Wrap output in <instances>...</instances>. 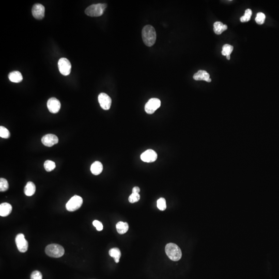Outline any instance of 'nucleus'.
I'll list each match as a JSON object with an SVG mask.
<instances>
[{
	"label": "nucleus",
	"mask_w": 279,
	"mask_h": 279,
	"mask_svg": "<svg viewBox=\"0 0 279 279\" xmlns=\"http://www.w3.org/2000/svg\"><path fill=\"white\" fill-rule=\"evenodd\" d=\"M109 254L110 256L114 258L115 263H118L120 262V259L121 257V252L119 249L114 248L109 250Z\"/></svg>",
	"instance_id": "412c9836"
},
{
	"label": "nucleus",
	"mask_w": 279,
	"mask_h": 279,
	"mask_svg": "<svg viewBox=\"0 0 279 279\" xmlns=\"http://www.w3.org/2000/svg\"><path fill=\"white\" fill-rule=\"evenodd\" d=\"M226 58H227V60H230L231 58V56L230 55H227L226 56Z\"/></svg>",
	"instance_id": "473e14b6"
},
{
	"label": "nucleus",
	"mask_w": 279,
	"mask_h": 279,
	"mask_svg": "<svg viewBox=\"0 0 279 279\" xmlns=\"http://www.w3.org/2000/svg\"><path fill=\"white\" fill-rule=\"evenodd\" d=\"M266 16L265 14L263 12H258L257 14L256 18H255V21L258 25H263L265 20Z\"/></svg>",
	"instance_id": "cd10ccee"
},
{
	"label": "nucleus",
	"mask_w": 279,
	"mask_h": 279,
	"mask_svg": "<svg viewBox=\"0 0 279 279\" xmlns=\"http://www.w3.org/2000/svg\"><path fill=\"white\" fill-rule=\"evenodd\" d=\"M56 165L53 161L51 160H46L44 163V167L47 172H51L55 169Z\"/></svg>",
	"instance_id": "5701e85b"
},
{
	"label": "nucleus",
	"mask_w": 279,
	"mask_h": 279,
	"mask_svg": "<svg viewBox=\"0 0 279 279\" xmlns=\"http://www.w3.org/2000/svg\"><path fill=\"white\" fill-rule=\"evenodd\" d=\"M211 81H212V79H211L210 78H209V79L208 80V81L207 82H210Z\"/></svg>",
	"instance_id": "72a5a7b5"
},
{
	"label": "nucleus",
	"mask_w": 279,
	"mask_h": 279,
	"mask_svg": "<svg viewBox=\"0 0 279 279\" xmlns=\"http://www.w3.org/2000/svg\"><path fill=\"white\" fill-rule=\"evenodd\" d=\"M140 199V195L139 193H132L129 196V201L131 203L137 202Z\"/></svg>",
	"instance_id": "c85d7f7f"
},
{
	"label": "nucleus",
	"mask_w": 279,
	"mask_h": 279,
	"mask_svg": "<svg viewBox=\"0 0 279 279\" xmlns=\"http://www.w3.org/2000/svg\"><path fill=\"white\" fill-rule=\"evenodd\" d=\"M107 5L105 3H98L93 4L86 8L85 13L90 17H99L103 15Z\"/></svg>",
	"instance_id": "7ed1b4c3"
},
{
	"label": "nucleus",
	"mask_w": 279,
	"mask_h": 279,
	"mask_svg": "<svg viewBox=\"0 0 279 279\" xmlns=\"http://www.w3.org/2000/svg\"><path fill=\"white\" fill-rule=\"evenodd\" d=\"M142 37L144 43L147 47H152L156 41V32L153 26L147 25L143 28Z\"/></svg>",
	"instance_id": "f257e3e1"
},
{
	"label": "nucleus",
	"mask_w": 279,
	"mask_h": 279,
	"mask_svg": "<svg viewBox=\"0 0 279 279\" xmlns=\"http://www.w3.org/2000/svg\"><path fill=\"white\" fill-rule=\"evenodd\" d=\"M157 207L158 209L161 211H164L167 208L166 201L164 198H160L159 199H158L157 203Z\"/></svg>",
	"instance_id": "b1692460"
},
{
	"label": "nucleus",
	"mask_w": 279,
	"mask_h": 279,
	"mask_svg": "<svg viewBox=\"0 0 279 279\" xmlns=\"http://www.w3.org/2000/svg\"><path fill=\"white\" fill-rule=\"evenodd\" d=\"M42 142L46 146L52 147L58 142V139L54 135L48 134L42 138Z\"/></svg>",
	"instance_id": "ddd939ff"
},
{
	"label": "nucleus",
	"mask_w": 279,
	"mask_h": 279,
	"mask_svg": "<svg viewBox=\"0 0 279 279\" xmlns=\"http://www.w3.org/2000/svg\"><path fill=\"white\" fill-rule=\"evenodd\" d=\"M165 251L169 258L173 261H178L181 259L182 252L180 247L174 243H169L166 245Z\"/></svg>",
	"instance_id": "f03ea898"
},
{
	"label": "nucleus",
	"mask_w": 279,
	"mask_h": 279,
	"mask_svg": "<svg viewBox=\"0 0 279 279\" xmlns=\"http://www.w3.org/2000/svg\"><path fill=\"white\" fill-rule=\"evenodd\" d=\"M98 102L102 109L104 110H108L110 109L112 99L107 94L101 93L98 96Z\"/></svg>",
	"instance_id": "1a4fd4ad"
},
{
	"label": "nucleus",
	"mask_w": 279,
	"mask_h": 279,
	"mask_svg": "<svg viewBox=\"0 0 279 279\" xmlns=\"http://www.w3.org/2000/svg\"><path fill=\"white\" fill-rule=\"evenodd\" d=\"M47 107L52 113H57L61 109V103L57 99L54 97L50 98L47 101Z\"/></svg>",
	"instance_id": "9d476101"
},
{
	"label": "nucleus",
	"mask_w": 279,
	"mask_h": 279,
	"mask_svg": "<svg viewBox=\"0 0 279 279\" xmlns=\"http://www.w3.org/2000/svg\"><path fill=\"white\" fill-rule=\"evenodd\" d=\"M117 231L120 234H124L127 232L129 229V226L127 222H123L122 221L118 222L116 226Z\"/></svg>",
	"instance_id": "aec40b11"
},
{
	"label": "nucleus",
	"mask_w": 279,
	"mask_h": 279,
	"mask_svg": "<svg viewBox=\"0 0 279 279\" xmlns=\"http://www.w3.org/2000/svg\"><path fill=\"white\" fill-rule=\"evenodd\" d=\"M140 191V189L138 187H135L132 189V193H139Z\"/></svg>",
	"instance_id": "2f4dec72"
},
{
	"label": "nucleus",
	"mask_w": 279,
	"mask_h": 279,
	"mask_svg": "<svg viewBox=\"0 0 279 279\" xmlns=\"http://www.w3.org/2000/svg\"><path fill=\"white\" fill-rule=\"evenodd\" d=\"M45 252L48 256L54 258H61L64 254L65 250L62 245L58 244L49 245L45 249Z\"/></svg>",
	"instance_id": "20e7f679"
},
{
	"label": "nucleus",
	"mask_w": 279,
	"mask_h": 279,
	"mask_svg": "<svg viewBox=\"0 0 279 279\" xmlns=\"http://www.w3.org/2000/svg\"><path fill=\"white\" fill-rule=\"evenodd\" d=\"M103 170V164L99 161H95L91 166V171L94 175H99L101 173Z\"/></svg>",
	"instance_id": "f3484780"
},
{
	"label": "nucleus",
	"mask_w": 279,
	"mask_h": 279,
	"mask_svg": "<svg viewBox=\"0 0 279 279\" xmlns=\"http://www.w3.org/2000/svg\"><path fill=\"white\" fill-rule=\"evenodd\" d=\"M9 188V184L5 178L0 179V191L1 192L6 191Z\"/></svg>",
	"instance_id": "bb28decb"
},
{
	"label": "nucleus",
	"mask_w": 279,
	"mask_h": 279,
	"mask_svg": "<svg viewBox=\"0 0 279 279\" xmlns=\"http://www.w3.org/2000/svg\"><path fill=\"white\" fill-rule=\"evenodd\" d=\"M161 106V101L156 98H151L146 103L145 111L147 114H152Z\"/></svg>",
	"instance_id": "423d86ee"
},
{
	"label": "nucleus",
	"mask_w": 279,
	"mask_h": 279,
	"mask_svg": "<svg viewBox=\"0 0 279 279\" xmlns=\"http://www.w3.org/2000/svg\"><path fill=\"white\" fill-rule=\"evenodd\" d=\"M227 29V25H223L221 22H216L213 24V31L217 35H220Z\"/></svg>",
	"instance_id": "6ab92c4d"
},
{
	"label": "nucleus",
	"mask_w": 279,
	"mask_h": 279,
	"mask_svg": "<svg viewBox=\"0 0 279 279\" xmlns=\"http://www.w3.org/2000/svg\"><path fill=\"white\" fill-rule=\"evenodd\" d=\"M82 204V198L78 195H75L68 201L66 205V208L69 212H75L80 208Z\"/></svg>",
	"instance_id": "39448f33"
},
{
	"label": "nucleus",
	"mask_w": 279,
	"mask_h": 279,
	"mask_svg": "<svg viewBox=\"0 0 279 279\" xmlns=\"http://www.w3.org/2000/svg\"><path fill=\"white\" fill-rule=\"evenodd\" d=\"M93 226L96 228L97 230L98 231H101L103 230V225L102 223L98 220H94L93 222Z\"/></svg>",
	"instance_id": "7c9ffc66"
},
{
	"label": "nucleus",
	"mask_w": 279,
	"mask_h": 279,
	"mask_svg": "<svg viewBox=\"0 0 279 279\" xmlns=\"http://www.w3.org/2000/svg\"><path fill=\"white\" fill-rule=\"evenodd\" d=\"M193 78L196 81L203 80L207 82L209 79L210 78V75L207 71L199 70L193 75Z\"/></svg>",
	"instance_id": "2eb2a0df"
},
{
	"label": "nucleus",
	"mask_w": 279,
	"mask_h": 279,
	"mask_svg": "<svg viewBox=\"0 0 279 279\" xmlns=\"http://www.w3.org/2000/svg\"><path fill=\"white\" fill-rule=\"evenodd\" d=\"M252 14V11L250 9H246L245 11V15L243 16L240 18V21L242 22H248L250 20Z\"/></svg>",
	"instance_id": "393cba45"
},
{
	"label": "nucleus",
	"mask_w": 279,
	"mask_h": 279,
	"mask_svg": "<svg viewBox=\"0 0 279 279\" xmlns=\"http://www.w3.org/2000/svg\"><path fill=\"white\" fill-rule=\"evenodd\" d=\"M58 69L63 75H69L71 72V65L69 60L66 58H60L58 62Z\"/></svg>",
	"instance_id": "0eeeda50"
},
{
	"label": "nucleus",
	"mask_w": 279,
	"mask_h": 279,
	"mask_svg": "<svg viewBox=\"0 0 279 279\" xmlns=\"http://www.w3.org/2000/svg\"><path fill=\"white\" fill-rule=\"evenodd\" d=\"M45 7L40 4H35L33 6L32 12L33 17L35 19L40 20L45 16Z\"/></svg>",
	"instance_id": "9b49d317"
},
{
	"label": "nucleus",
	"mask_w": 279,
	"mask_h": 279,
	"mask_svg": "<svg viewBox=\"0 0 279 279\" xmlns=\"http://www.w3.org/2000/svg\"><path fill=\"white\" fill-rule=\"evenodd\" d=\"M233 49L234 48L231 45H229V44H226L224 45L222 47V54L224 56H227V55H230L233 52Z\"/></svg>",
	"instance_id": "4be33fe9"
},
{
	"label": "nucleus",
	"mask_w": 279,
	"mask_h": 279,
	"mask_svg": "<svg viewBox=\"0 0 279 279\" xmlns=\"http://www.w3.org/2000/svg\"><path fill=\"white\" fill-rule=\"evenodd\" d=\"M9 80L14 83H19L23 80L22 74L18 71H14L9 73L8 75Z\"/></svg>",
	"instance_id": "dca6fc26"
},
{
	"label": "nucleus",
	"mask_w": 279,
	"mask_h": 279,
	"mask_svg": "<svg viewBox=\"0 0 279 279\" xmlns=\"http://www.w3.org/2000/svg\"><path fill=\"white\" fill-rule=\"evenodd\" d=\"M16 244L18 250L21 252L25 253L28 250V242L25 237L23 234H19L16 237Z\"/></svg>",
	"instance_id": "6e6552de"
},
{
	"label": "nucleus",
	"mask_w": 279,
	"mask_h": 279,
	"mask_svg": "<svg viewBox=\"0 0 279 279\" xmlns=\"http://www.w3.org/2000/svg\"><path fill=\"white\" fill-rule=\"evenodd\" d=\"M31 279H43V276L40 272L35 270L31 275Z\"/></svg>",
	"instance_id": "c756f323"
},
{
	"label": "nucleus",
	"mask_w": 279,
	"mask_h": 279,
	"mask_svg": "<svg viewBox=\"0 0 279 279\" xmlns=\"http://www.w3.org/2000/svg\"><path fill=\"white\" fill-rule=\"evenodd\" d=\"M11 136L9 131L4 126L0 127V137L4 139H8Z\"/></svg>",
	"instance_id": "a878e982"
},
{
	"label": "nucleus",
	"mask_w": 279,
	"mask_h": 279,
	"mask_svg": "<svg viewBox=\"0 0 279 279\" xmlns=\"http://www.w3.org/2000/svg\"><path fill=\"white\" fill-rule=\"evenodd\" d=\"M12 211V206L7 203H3L0 205V216L6 217L8 216Z\"/></svg>",
	"instance_id": "4468645a"
},
{
	"label": "nucleus",
	"mask_w": 279,
	"mask_h": 279,
	"mask_svg": "<svg viewBox=\"0 0 279 279\" xmlns=\"http://www.w3.org/2000/svg\"><path fill=\"white\" fill-rule=\"evenodd\" d=\"M157 153L154 150L148 149L142 153L141 159L145 162H153L157 159Z\"/></svg>",
	"instance_id": "f8f14e48"
},
{
	"label": "nucleus",
	"mask_w": 279,
	"mask_h": 279,
	"mask_svg": "<svg viewBox=\"0 0 279 279\" xmlns=\"http://www.w3.org/2000/svg\"><path fill=\"white\" fill-rule=\"evenodd\" d=\"M36 186L32 181H29L24 188V192L26 196H31L35 193Z\"/></svg>",
	"instance_id": "a211bd4d"
}]
</instances>
